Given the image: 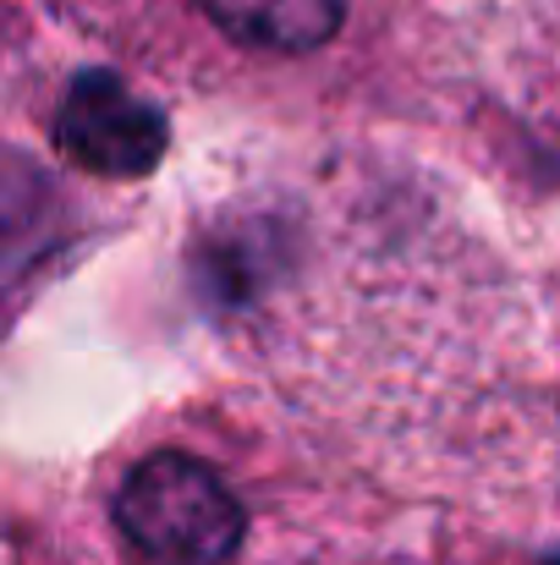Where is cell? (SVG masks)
I'll return each mask as SVG.
<instances>
[{
	"label": "cell",
	"mask_w": 560,
	"mask_h": 565,
	"mask_svg": "<svg viewBox=\"0 0 560 565\" xmlns=\"http://www.w3.org/2000/svg\"><path fill=\"white\" fill-rule=\"evenodd\" d=\"M192 313L225 374L390 494L506 511L550 450L545 313L429 166L373 143L220 160L187 203Z\"/></svg>",
	"instance_id": "6da1fadb"
},
{
	"label": "cell",
	"mask_w": 560,
	"mask_h": 565,
	"mask_svg": "<svg viewBox=\"0 0 560 565\" xmlns=\"http://www.w3.org/2000/svg\"><path fill=\"white\" fill-rule=\"evenodd\" d=\"M121 72L192 94H264L341 55L358 0H44Z\"/></svg>",
	"instance_id": "7a4b0ae2"
},
{
	"label": "cell",
	"mask_w": 560,
	"mask_h": 565,
	"mask_svg": "<svg viewBox=\"0 0 560 565\" xmlns=\"http://www.w3.org/2000/svg\"><path fill=\"white\" fill-rule=\"evenodd\" d=\"M116 527L144 565H225L247 516L214 461L192 450H149L116 489Z\"/></svg>",
	"instance_id": "3957f363"
},
{
	"label": "cell",
	"mask_w": 560,
	"mask_h": 565,
	"mask_svg": "<svg viewBox=\"0 0 560 565\" xmlns=\"http://www.w3.org/2000/svg\"><path fill=\"white\" fill-rule=\"evenodd\" d=\"M434 11L495 94L560 121V0H434Z\"/></svg>",
	"instance_id": "277c9868"
},
{
	"label": "cell",
	"mask_w": 560,
	"mask_h": 565,
	"mask_svg": "<svg viewBox=\"0 0 560 565\" xmlns=\"http://www.w3.org/2000/svg\"><path fill=\"white\" fill-rule=\"evenodd\" d=\"M50 138L77 171L133 182L160 166L171 127H166V110L144 99L127 77L77 72L50 110Z\"/></svg>",
	"instance_id": "5b68a950"
}]
</instances>
